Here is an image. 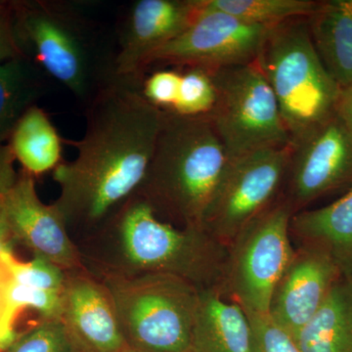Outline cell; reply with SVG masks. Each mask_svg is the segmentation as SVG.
<instances>
[{
    "label": "cell",
    "instance_id": "obj_27",
    "mask_svg": "<svg viewBox=\"0 0 352 352\" xmlns=\"http://www.w3.org/2000/svg\"><path fill=\"white\" fill-rule=\"evenodd\" d=\"M247 315L252 325L254 352H302L295 337L277 325L270 315Z\"/></svg>",
    "mask_w": 352,
    "mask_h": 352
},
{
    "label": "cell",
    "instance_id": "obj_8",
    "mask_svg": "<svg viewBox=\"0 0 352 352\" xmlns=\"http://www.w3.org/2000/svg\"><path fill=\"white\" fill-rule=\"evenodd\" d=\"M286 201H275L228 245L220 291L248 314H268L271 295L295 254Z\"/></svg>",
    "mask_w": 352,
    "mask_h": 352
},
{
    "label": "cell",
    "instance_id": "obj_24",
    "mask_svg": "<svg viewBox=\"0 0 352 352\" xmlns=\"http://www.w3.org/2000/svg\"><path fill=\"white\" fill-rule=\"evenodd\" d=\"M217 103V88L210 73L201 69L182 72L175 108L171 112L182 117H208Z\"/></svg>",
    "mask_w": 352,
    "mask_h": 352
},
{
    "label": "cell",
    "instance_id": "obj_30",
    "mask_svg": "<svg viewBox=\"0 0 352 352\" xmlns=\"http://www.w3.org/2000/svg\"><path fill=\"white\" fill-rule=\"evenodd\" d=\"M22 56L14 27L12 1H0V64Z\"/></svg>",
    "mask_w": 352,
    "mask_h": 352
},
{
    "label": "cell",
    "instance_id": "obj_29",
    "mask_svg": "<svg viewBox=\"0 0 352 352\" xmlns=\"http://www.w3.org/2000/svg\"><path fill=\"white\" fill-rule=\"evenodd\" d=\"M10 273L6 264L0 258V352L10 346L17 333L13 329L15 312L8 296Z\"/></svg>",
    "mask_w": 352,
    "mask_h": 352
},
{
    "label": "cell",
    "instance_id": "obj_25",
    "mask_svg": "<svg viewBox=\"0 0 352 352\" xmlns=\"http://www.w3.org/2000/svg\"><path fill=\"white\" fill-rule=\"evenodd\" d=\"M0 258L17 284L46 291L61 292L63 289L66 270L43 256H32L31 261L22 263L14 258L13 252H6L0 254Z\"/></svg>",
    "mask_w": 352,
    "mask_h": 352
},
{
    "label": "cell",
    "instance_id": "obj_21",
    "mask_svg": "<svg viewBox=\"0 0 352 352\" xmlns=\"http://www.w3.org/2000/svg\"><path fill=\"white\" fill-rule=\"evenodd\" d=\"M46 78L27 58L0 64V145L46 90Z\"/></svg>",
    "mask_w": 352,
    "mask_h": 352
},
{
    "label": "cell",
    "instance_id": "obj_23",
    "mask_svg": "<svg viewBox=\"0 0 352 352\" xmlns=\"http://www.w3.org/2000/svg\"><path fill=\"white\" fill-rule=\"evenodd\" d=\"M1 352H88L61 318L39 319Z\"/></svg>",
    "mask_w": 352,
    "mask_h": 352
},
{
    "label": "cell",
    "instance_id": "obj_17",
    "mask_svg": "<svg viewBox=\"0 0 352 352\" xmlns=\"http://www.w3.org/2000/svg\"><path fill=\"white\" fill-rule=\"evenodd\" d=\"M289 233L298 247L325 252L344 276L352 277V186L330 205L296 212Z\"/></svg>",
    "mask_w": 352,
    "mask_h": 352
},
{
    "label": "cell",
    "instance_id": "obj_4",
    "mask_svg": "<svg viewBox=\"0 0 352 352\" xmlns=\"http://www.w3.org/2000/svg\"><path fill=\"white\" fill-rule=\"evenodd\" d=\"M16 38L23 55L48 80L87 105L113 74L88 3L72 0L12 1Z\"/></svg>",
    "mask_w": 352,
    "mask_h": 352
},
{
    "label": "cell",
    "instance_id": "obj_31",
    "mask_svg": "<svg viewBox=\"0 0 352 352\" xmlns=\"http://www.w3.org/2000/svg\"><path fill=\"white\" fill-rule=\"evenodd\" d=\"M14 156L8 145H0V197L4 195L17 180Z\"/></svg>",
    "mask_w": 352,
    "mask_h": 352
},
{
    "label": "cell",
    "instance_id": "obj_18",
    "mask_svg": "<svg viewBox=\"0 0 352 352\" xmlns=\"http://www.w3.org/2000/svg\"><path fill=\"white\" fill-rule=\"evenodd\" d=\"M317 54L342 89L352 87V0L319 1L307 19Z\"/></svg>",
    "mask_w": 352,
    "mask_h": 352
},
{
    "label": "cell",
    "instance_id": "obj_2",
    "mask_svg": "<svg viewBox=\"0 0 352 352\" xmlns=\"http://www.w3.org/2000/svg\"><path fill=\"white\" fill-rule=\"evenodd\" d=\"M76 245L95 276L168 274L200 289L221 287L228 254L205 229L164 221L138 194Z\"/></svg>",
    "mask_w": 352,
    "mask_h": 352
},
{
    "label": "cell",
    "instance_id": "obj_9",
    "mask_svg": "<svg viewBox=\"0 0 352 352\" xmlns=\"http://www.w3.org/2000/svg\"><path fill=\"white\" fill-rule=\"evenodd\" d=\"M293 145L258 150L230 160L203 228L228 247L250 222L275 203L288 173Z\"/></svg>",
    "mask_w": 352,
    "mask_h": 352
},
{
    "label": "cell",
    "instance_id": "obj_19",
    "mask_svg": "<svg viewBox=\"0 0 352 352\" xmlns=\"http://www.w3.org/2000/svg\"><path fill=\"white\" fill-rule=\"evenodd\" d=\"M295 339L302 352H352V277L338 280Z\"/></svg>",
    "mask_w": 352,
    "mask_h": 352
},
{
    "label": "cell",
    "instance_id": "obj_34",
    "mask_svg": "<svg viewBox=\"0 0 352 352\" xmlns=\"http://www.w3.org/2000/svg\"><path fill=\"white\" fill-rule=\"evenodd\" d=\"M124 352H135V351H131V349H126V351H124Z\"/></svg>",
    "mask_w": 352,
    "mask_h": 352
},
{
    "label": "cell",
    "instance_id": "obj_11",
    "mask_svg": "<svg viewBox=\"0 0 352 352\" xmlns=\"http://www.w3.org/2000/svg\"><path fill=\"white\" fill-rule=\"evenodd\" d=\"M284 200L294 214L352 186V136L338 113L293 145Z\"/></svg>",
    "mask_w": 352,
    "mask_h": 352
},
{
    "label": "cell",
    "instance_id": "obj_22",
    "mask_svg": "<svg viewBox=\"0 0 352 352\" xmlns=\"http://www.w3.org/2000/svg\"><path fill=\"white\" fill-rule=\"evenodd\" d=\"M204 6L249 24L274 28L288 21L307 19L319 1L312 0H203Z\"/></svg>",
    "mask_w": 352,
    "mask_h": 352
},
{
    "label": "cell",
    "instance_id": "obj_20",
    "mask_svg": "<svg viewBox=\"0 0 352 352\" xmlns=\"http://www.w3.org/2000/svg\"><path fill=\"white\" fill-rule=\"evenodd\" d=\"M14 159L36 176L54 171L63 163V138L43 109L32 106L21 118L9 138Z\"/></svg>",
    "mask_w": 352,
    "mask_h": 352
},
{
    "label": "cell",
    "instance_id": "obj_16",
    "mask_svg": "<svg viewBox=\"0 0 352 352\" xmlns=\"http://www.w3.org/2000/svg\"><path fill=\"white\" fill-rule=\"evenodd\" d=\"M191 352H254L249 317L217 287L199 291Z\"/></svg>",
    "mask_w": 352,
    "mask_h": 352
},
{
    "label": "cell",
    "instance_id": "obj_32",
    "mask_svg": "<svg viewBox=\"0 0 352 352\" xmlns=\"http://www.w3.org/2000/svg\"><path fill=\"white\" fill-rule=\"evenodd\" d=\"M337 113L352 136V87L342 89Z\"/></svg>",
    "mask_w": 352,
    "mask_h": 352
},
{
    "label": "cell",
    "instance_id": "obj_28",
    "mask_svg": "<svg viewBox=\"0 0 352 352\" xmlns=\"http://www.w3.org/2000/svg\"><path fill=\"white\" fill-rule=\"evenodd\" d=\"M182 72L173 69H157L145 76L142 94L147 101L164 112H171L177 101Z\"/></svg>",
    "mask_w": 352,
    "mask_h": 352
},
{
    "label": "cell",
    "instance_id": "obj_7",
    "mask_svg": "<svg viewBox=\"0 0 352 352\" xmlns=\"http://www.w3.org/2000/svg\"><path fill=\"white\" fill-rule=\"evenodd\" d=\"M210 75L217 103L208 118L230 160L293 145L276 97L256 60L217 69Z\"/></svg>",
    "mask_w": 352,
    "mask_h": 352
},
{
    "label": "cell",
    "instance_id": "obj_1",
    "mask_svg": "<svg viewBox=\"0 0 352 352\" xmlns=\"http://www.w3.org/2000/svg\"><path fill=\"white\" fill-rule=\"evenodd\" d=\"M144 78L112 74L85 105V134L68 141L74 161L53 171L52 204L76 245L135 195L151 163L164 111L142 94Z\"/></svg>",
    "mask_w": 352,
    "mask_h": 352
},
{
    "label": "cell",
    "instance_id": "obj_13",
    "mask_svg": "<svg viewBox=\"0 0 352 352\" xmlns=\"http://www.w3.org/2000/svg\"><path fill=\"white\" fill-rule=\"evenodd\" d=\"M14 244L43 256L64 270L85 267L78 245L72 239L64 220L54 206L45 205L38 195L34 176L24 170L0 197Z\"/></svg>",
    "mask_w": 352,
    "mask_h": 352
},
{
    "label": "cell",
    "instance_id": "obj_33",
    "mask_svg": "<svg viewBox=\"0 0 352 352\" xmlns=\"http://www.w3.org/2000/svg\"><path fill=\"white\" fill-rule=\"evenodd\" d=\"M14 242L3 212L0 208V254L13 252Z\"/></svg>",
    "mask_w": 352,
    "mask_h": 352
},
{
    "label": "cell",
    "instance_id": "obj_6",
    "mask_svg": "<svg viewBox=\"0 0 352 352\" xmlns=\"http://www.w3.org/2000/svg\"><path fill=\"white\" fill-rule=\"evenodd\" d=\"M98 278L112 298L127 349L191 352L200 289L168 274Z\"/></svg>",
    "mask_w": 352,
    "mask_h": 352
},
{
    "label": "cell",
    "instance_id": "obj_12",
    "mask_svg": "<svg viewBox=\"0 0 352 352\" xmlns=\"http://www.w3.org/2000/svg\"><path fill=\"white\" fill-rule=\"evenodd\" d=\"M201 0H136L127 7L117 29L113 73L144 78L146 60L175 41L195 21Z\"/></svg>",
    "mask_w": 352,
    "mask_h": 352
},
{
    "label": "cell",
    "instance_id": "obj_14",
    "mask_svg": "<svg viewBox=\"0 0 352 352\" xmlns=\"http://www.w3.org/2000/svg\"><path fill=\"white\" fill-rule=\"evenodd\" d=\"M342 276L339 266L325 252L296 247L273 289L268 315L295 337L311 320Z\"/></svg>",
    "mask_w": 352,
    "mask_h": 352
},
{
    "label": "cell",
    "instance_id": "obj_26",
    "mask_svg": "<svg viewBox=\"0 0 352 352\" xmlns=\"http://www.w3.org/2000/svg\"><path fill=\"white\" fill-rule=\"evenodd\" d=\"M8 296L15 314L22 308H31L38 312L41 319L60 318L62 291L30 288L16 283L11 277Z\"/></svg>",
    "mask_w": 352,
    "mask_h": 352
},
{
    "label": "cell",
    "instance_id": "obj_5",
    "mask_svg": "<svg viewBox=\"0 0 352 352\" xmlns=\"http://www.w3.org/2000/svg\"><path fill=\"white\" fill-rule=\"evenodd\" d=\"M256 62L276 97L292 144L337 113L342 88L317 54L307 19L270 29Z\"/></svg>",
    "mask_w": 352,
    "mask_h": 352
},
{
    "label": "cell",
    "instance_id": "obj_3",
    "mask_svg": "<svg viewBox=\"0 0 352 352\" xmlns=\"http://www.w3.org/2000/svg\"><path fill=\"white\" fill-rule=\"evenodd\" d=\"M229 163L210 118L164 112L151 163L136 194L164 221L203 228Z\"/></svg>",
    "mask_w": 352,
    "mask_h": 352
},
{
    "label": "cell",
    "instance_id": "obj_10",
    "mask_svg": "<svg viewBox=\"0 0 352 352\" xmlns=\"http://www.w3.org/2000/svg\"><path fill=\"white\" fill-rule=\"evenodd\" d=\"M272 28L245 23L229 14L207 8L201 11L188 29L146 60L142 76L157 66L201 69L212 73L227 67L251 63Z\"/></svg>",
    "mask_w": 352,
    "mask_h": 352
},
{
    "label": "cell",
    "instance_id": "obj_15",
    "mask_svg": "<svg viewBox=\"0 0 352 352\" xmlns=\"http://www.w3.org/2000/svg\"><path fill=\"white\" fill-rule=\"evenodd\" d=\"M60 318L88 352L129 349L110 293L85 267L66 271Z\"/></svg>",
    "mask_w": 352,
    "mask_h": 352
}]
</instances>
